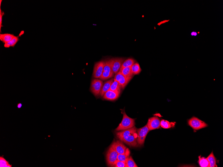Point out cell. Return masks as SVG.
Segmentation results:
<instances>
[{
	"instance_id": "11",
	"label": "cell",
	"mask_w": 223,
	"mask_h": 167,
	"mask_svg": "<svg viewBox=\"0 0 223 167\" xmlns=\"http://www.w3.org/2000/svg\"><path fill=\"white\" fill-rule=\"evenodd\" d=\"M137 129L135 126L132 128L125 130L116 133L117 138L121 140L122 139L129 136L134 133L137 132Z\"/></svg>"
},
{
	"instance_id": "24",
	"label": "cell",
	"mask_w": 223,
	"mask_h": 167,
	"mask_svg": "<svg viewBox=\"0 0 223 167\" xmlns=\"http://www.w3.org/2000/svg\"><path fill=\"white\" fill-rule=\"evenodd\" d=\"M121 88V86L119 84L116 80H114L109 90H112V91L120 92Z\"/></svg>"
},
{
	"instance_id": "29",
	"label": "cell",
	"mask_w": 223,
	"mask_h": 167,
	"mask_svg": "<svg viewBox=\"0 0 223 167\" xmlns=\"http://www.w3.org/2000/svg\"><path fill=\"white\" fill-rule=\"evenodd\" d=\"M112 167H126V163L117 160L114 163Z\"/></svg>"
},
{
	"instance_id": "30",
	"label": "cell",
	"mask_w": 223,
	"mask_h": 167,
	"mask_svg": "<svg viewBox=\"0 0 223 167\" xmlns=\"http://www.w3.org/2000/svg\"><path fill=\"white\" fill-rule=\"evenodd\" d=\"M4 15V13L0 8V31L1 32V28L3 26V15Z\"/></svg>"
},
{
	"instance_id": "27",
	"label": "cell",
	"mask_w": 223,
	"mask_h": 167,
	"mask_svg": "<svg viewBox=\"0 0 223 167\" xmlns=\"http://www.w3.org/2000/svg\"><path fill=\"white\" fill-rule=\"evenodd\" d=\"M114 73L113 72H110L103 71L100 79L102 80H105L109 79L113 77Z\"/></svg>"
},
{
	"instance_id": "13",
	"label": "cell",
	"mask_w": 223,
	"mask_h": 167,
	"mask_svg": "<svg viewBox=\"0 0 223 167\" xmlns=\"http://www.w3.org/2000/svg\"><path fill=\"white\" fill-rule=\"evenodd\" d=\"M114 80V79H111L104 82L100 92V95L101 97H103L106 92L110 89L111 86Z\"/></svg>"
},
{
	"instance_id": "31",
	"label": "cell",
	"mask_w": 223,
	"mask_h": 167,
	"mask_svg": "<svg viewBox=\"0 0 223 167\" xmlns=\"http://www.w3.org/2000/svg\"><path fill=\"white\" fill-rule=\"evenodd\" d=\"M190 35L191 36H196L198 35V33L196 32V31H193L191 33Z\"/></svg>"
},
{
	"instance_id": "10",
	"label": "cell",
	"mask_w": 223,
	"mask_h": 167,
	"mask_svg": "<svg viewBox=\"0 0 223 167\" xmlns=\"http://www.w3.org/2000/svg\"><path fill=\"white\" fill-rule=\"evenodd\" d=\"M160 121L159 118L157 117L150 118L148 120L147 125L149 130L159 129L160 127Z\"/></svg>"
},
{
	"instance_id": "8",
	"label": "cell",
	"mask_w": 223,
	"mask_h": 167,
	"mask_svg": "<svg viewBox=\"0 0 223 167\" xmlns=\"http://www.w3.org/2000/svg\"><path fill=\"white\" fill-rule=\"evenodd\" d=\"M104 64V61H101L95 64L93 74L94 78H100L103 72Z\"/></svg>"
},
{
	"instance_id": "3",
	"label": "cell",
	"mask_w": 223,
	"mask_h": 167,
	"mask_svg": "<svg viewBox=\"0 0 223 167\" xmlns=\"http://www.w3.org/2000/svg\"><path fill=\"white\" fill-rule=\"evenodd\" d=\"M188 125L194 130H198L208 127V125L197 118L193 117L188 121Z\"/></svg>"
},
{
	"instance_id": "22",
	"label": "cell",
	"mask_w": 223,
	"mask_h": 167,
	"mask_svg": "<svg viewBox=\"0 0 223 167\" xmlns=\"http://www.w3.org/2000/svg\"><path fill=\"white\" fill-rule=\"evenodd\" d=\"M199 160L198 161V164L200 167H210V164L207 158L202 157L201 156L198 157Z\"/></svg>"
},
{
	"instance_id": "1",
	"label": "cell",
	"mask_w": 223,
	"mask_h": 167,
	"mask_svg": "<svg viewBox=\"0 0 223 167\" xmlns=\"http://www.w3.org/2000/svg\"><path fill=\"white\" fill-rule=\"evenodd\" d=\"M123 118L121 123L116 129L117 131H123L129 129L135 126V119L128 116L125 111L123 112Z\"/></svg>"
},
{
	"instance_id": "32",
	"label": "cell",
	"mask_w": 223,
	"mask_h": 167,
	"mask_svg": "<svg viewBox=\"0 0 223 167\" xmlns=\"http://www.w3.org/2000/svg\"><path fill=\"white\" fill-rule=\"evenodd\" d=\"M22 104L21 103H19L17 104V107L18 109H21V108L22 107Z\"/></svg>"
},
{
	"instance_id": "5",
	"label": "cell",
	"mask_w": 223,
	"mask_h": 167,
	"mask_svg": "<svg viewBox=\"0 0 223 167\" xmlns=\"http://www.w3.org/2000/svg\"><path fill=\"white\" fill-rule=\"evenodd\" d=\"M103 82L101 80L98 79H94L92 80L91 85V91L96 97L100 95Z\"/></svg>"
},
{
	"instance_id": "17",
	"label": "cell",
	"mask_w": 223,
	"mask_h": 167,
	"mask_svg": "<svg viewBox=\"0 0 223 167\" xmlns=\"http://www.w3.org/2000/svg\"><path fill=\"white\" fill-rule=\"evenodd\" d=\"M130 152L129 149L128 148H126L124 154H118L117 160L125 162L126 160L130 156Z\"/></svg>"
},
{
	"instance_id": "33",
	"label": "cell",
	"mask_w": 223,
	"mask_h": 167,
	"mask_svg": "<svg viewBox=\"0 0 223 167\" xmlns=\"http://www.w3.org/2000/svg\"><path fill=\"white\" fill-rule=\"evenodd\" d=\"M2 1H2V0H1V1H0V7H1V3L2 2Z\"/></svg>"
},
{
	"instance_id": "23",
	"label": "cell",
	"mask_w": 223,
	"mask_h": 167,
	"mask_svg": "<svg viewBox=\"0 0 223 167\" xmlns=\"http://www.w3.org/2000/svg\"><path fill=\"white\" fill-rule=\"evenodd\" d=\"M131 69L134 75L139 74L141 71L140 67L137 62H135L131 66Z\"/></svg>"
},
{
	"instance_id": "18",
	"label": "cell",
	"mask_w": 223,
	"mask_h": 167,
	"mask_svg": "<svg viewBox=\"0 0 223 167\" xmlns=\"http://www.w3.org/2000/svg\"><path fill=\"white\" fill-rule=\"evenodd\" d=\"M175 122H170L168 121L162 120L160 121V127L164 129H168L174 127Z\"/></svg>"
},
{
	"instance_id": "4",
	"label": "cell",
	"mask_w": 223,
	"mask_h": 167,
	"mask_svg": "<svg viewBox=\"0 0 223 167\" xmlns=\"http://www.w3.org/2000/svg\"><path fill=\"white\" fill-rule=\"evenodd\" d=\"M149 131L147 125L137 129V142L139 145L142 146L144 144L146 137Z\"/></svg>"
},
{
	"instance_id": "9",
	"label": "cell",
	"mask_w": 223,
	"mask_h": 167,
	"mask_svg": "<svg viewBox=\"0 0 223 167\" xmlns=\"http://www.w3.org/2000/svg\"><path fill=\"white\" fill-rule=\"evenodd\" d=\"M133 77H126L122 75L121 73L119 71L116 74L114 80L117 81L121 85L122 88L123 89Z\"/></svg>"
},
{
	"instance_id": "19",
	"label": "cell",
	"mask_w": 223,
	"mask_h": 167,
	"mask_svg": "<svg viewBox=\"0 0 223 167\" xmlns=\"http://www.w3.org/2000/svg\"><path fill=\"white\" fill-rule=\"evenodd\" d=\"M207 159H208L209 164H210V167H218L216 165V158H215L213 152L211 153V154L209 155Z\"/></svg>"
},
{
	"instance_id": "12",
	"label": "cell",
	"mask_w": 223,
	"mask_h": 167,
	"mask_svg": "<svg viewBox=\"0 0 223 167\" xmlns=\"http://www.w3.org/2000/svg\"><path fill=\"white\" fill-rule=\"evenodd\" d=\"M120 92L109 90L103 96V99L109 101H114L119 97Z\"/></svg>"
},
{
	"instance_id": "28",
	"label": "cell",
	"mask_w": 223,
	"mask_h": 167,
	"mask_svg": "<svg viewBox=\"0 0 223 167\" xmlns=\"http://www.w3.org/2000/svg\"><path fill=\"white\" fill-rule=\"evenodd\" d=\"M0 164L1 167H12V165L10 164L3 156L0 157Z\"/></svg>"
},
{
	"instance_id": "20",
	"label": "cell",
	"mask_w": 223,
	"mask_h": 167,
	"mask_svg": "<svg viewBox=\"0 0 223 167\" xmlns=\"http://www.w3.org/2000/svg\"><path fill=\"white\" fill-rule=\"evenodd\" d=\"M19 36H15L14 38L10 42L4 44L5 48H9L10 47H14L17 43L19 40Z\"/></svg>"
},
{
	"instance_id": "15",
	"label": "cell",
	"mask_w": 223,
	"mask_h": 167,
	"mask_svg": "<svg viewBox=\"0 0 223 167\" xmlns=\"http://www.w3.org/2000/svg\"><path fill=\"white\" fill-rule=\"evenodd\" d=\"M115 148L118 154H124L127 148L122 141L120 140H118L115 142Z\"/></svg>"
},
{
	"instance_id": "6",
	"label": "cell",
	"mask_w": 223,
	"mask_h": 167,
	"mask_svg": "<svg viewBox=\"0 0 223 167\" xmlns=\"http://www.w3.org/2000/svg\"><path fill=\"white\" fill-rule=\"evenodd\" d=\"M137 132H136L132 133L129 136L122 139L120 140L130 146L137 147L139 146L137 142Z\"/></svg>"
},
{
	"instance_id": "26",
	"label": "cell",
	"mask_w": 223,
	"mask_h": 167,
	"mask_svg": "<svg viewBox=\"0 0 223 167\" xmlns=\"http://www.w3.org/2000/svg\"><path fill=\"white\" fill-rule=\"evenodd\" d=\"M126 167H138L132 156H130L126 161Z\"/></svg>"
},
{
	"instance_id": "25",
	"label": "cell",
	"mask_w": 223,
	"mask_h": 167,
	"mask_svg": "<svg viewBox=\"0 0 223 167\" xmlns=\"http://www.w3.org/2000/svg\"><path fill=\"white\" fill-rule=\"evenodd\" d=\"M105 64L104 68L103 71L113 72L112 71V67L111 62L110 59L104 61Z\"/></svg>"
},
{
	"instance_id": "14",
	"label": "cell",
	"mask_w": 223,
	"mask_h": 167,
	"mask_svg": "<svg viewBox=\"0 0 223 167\" xmlns=\"http://www.w3.org/2000/svg\"><path fill=\"white\" fill-rule=\"evenodd\" d=\"M15 35L10 33H1L0 34V40L4 44H7L10 42L15 37Z\"/></svg>"
},
{
	"instance_id": "21",
	"label": "cell",
	"mask_w": 223,
	"mask_h": 167,
	"mask_svg": "<svg viewBox=\"0 0 223 167\" xmlns=\"http://www.w3.org/2000/svg\"><path fill=\"white\" fill-rule=\"evenodd\" d=\"M135 62L136 61L134 59L132 58H128L125 61H124L120 69H122L124 68L128 67H131Z\"/></svg>"
},
{
	"instance_id": "7",
	"label": "cell",
	"mask_w": 223,
	"mask_h": 167,
	"mask_svg": "<svg viewBox=\"0 0 223 167\" xmlns=\"http://www.w3.org/2000/svg\"><path fill=\"white\" fill-rule=\"evenodd\" d=\"M112 71L114 74H116L119 72L124 59L122 58H114L110 59Z\"/></svg>"
},
{
	"instance_id": "2",
	"label": "cell",
	"mask_w": 223,
	"mask_h": 167,
	"mask_svg": "<svg viewBox=\"0 0 223 167\" xmlns=\"http://www.w3.org/2000/svg\"><path fill=\"white\" fill-rule=\"evenodd\" d=\"M115 142L114 141L111 145L107 152V162L109 166L112 167L116 160H117L118 154L115 148Z\"/></svg>"
},
{
	"instance_id": "16",
	"label": "cell",
	"mask_w": 223,
	"mask_h": 167,
	"mask_svg": "<svg viewBox=\"0 0 223 167\" xmlns=\"http://www.w3.org/2000/svg\"><path fill=\"white\" fill-rule=\"evenodd\" d=\"M119 71L122 75L126 77H133L134 75L132 72L131 67H128L120 69Z\"/></svg>"
}]
</instances>
